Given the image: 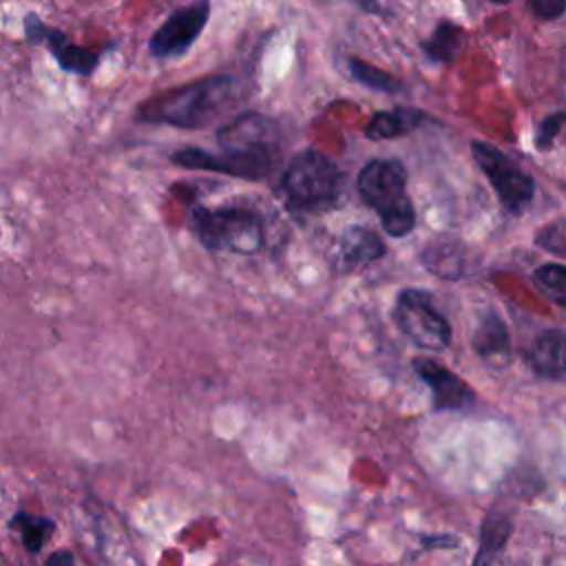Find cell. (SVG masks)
Segmentation results:
<instances>
[{
    "mask_svg": "<svg viewBox=\"0 0 566 566\" xmlns=\"http://www.w3.org/2000/svg\"><path fill=\"white\" fill-rule=\"evenodd\" d=\"M234 93L237 80L232 75H210L144 99L135 117L146 124L201 128L228 108Z\"/></svg>",
    "mask_w": 566,
    "mask_h": 566,
    "instance_id": "cell-1",
    "label": "cell"
},
{
    "mask_svg": "<svg viewBox=\"0 0 566 566\" xmlns=\"http://www.w3.org/2000/svg\"><path fill=\"white\" fill-rule=\"evenodd\" d=\"M405 188L407 172L398 159H371L358 172V192L378 212L389 237H405L416 226V210Z\"/></svg>",
    "mask_w": 566,
    "mask_h": 566,
    "instance_id": "cell-2",
    "label": "cell"
},
{
    "mask_svg": "<svg viewBox=\"0 0 566 566\" xmlns=\"http://www.w3.org/2000/svg\"><path fill=\"white\" fill-rule=\"evenodd\" d=\"M345 175L318 150H303L287 164L281 188L287 206L296 212H321L332 208L343 192Z\"/></svg>",
    "mask_w": 566,
    "mask_h": 566,
    "instance_id": "cell-3",
    "label": "cell"
},
{
    "mask_svg": "<svg viewBox=\"0 0 566 566\" xmlns=\"http://www.w3.org/2000/svg\"><path fill=\"white\" fill-rule=\"evenodd\" d=\"M190 226L208 250L254 254L263 248L261 219L245 208H195Z\"/></svg>",
    "mask_w": 566,
    "mask_h": 566,
    "instance_id": "cell-4",
    "label": "cell"
},
{
    "mask_svg": "<svg viewBox=\"0 0 566 566\" xmlns=\"http://www.w3.org/2000/svg\"><path fill=\"white\" fill-rule=\"evenodd\" d=\"M398 329L420 349L440 352L451 340L447 318L433 307V301L422 290H402L394 305Z\"/></svg>",
    "mask_w": 566,
    "mask_h": 566,
    "instance_id": "cell-5",
    "label": "cell"
},
{
    "mask_svg": "<svg viewBox=\"0 0 566 566\" xmlns=\"http://www.w3.org/2000/svg\"><path fill=\"white\" fill-rule=\"evenodd\" d=\"M172 164L190 170L223 172L239 179L261 181L279 164V150H221L210 153L201 148H181L172 153Z\"/></svg>",
    "mask_w": 566,
    "mask_h": 566,
    "instance_id": "cell-6",
    "label": "cell"
},
{
    "mask_svg": "<svg viewBox=\"0 0 566 566\" xmlns=\"http://www.w3.org/2000/svg\"><path fill=\"white\" fill-rule=\"evenodd\" d=\"M471 153L475 157V164L482 168L489 184L497 192L502 206L509 212L520 214L533 201V192H535L533 179L513 159H509L502 150H497L486 142L473 139Z\"/></svg>",
    "mask_w": 566,
    "mask_h": 566,
    "instance_id": "cell-7",
    "label": "cell"
},
{
    "mask_svg": "<svg viewBox=\"0 0 566 566\" xmlns=\"http://www.w3.org/2000/svg\"><path fill=\"white\" fill-rule=\"evenodd\" d=\"M210 18V0H197L175 9L161 27L148 38V51L155 57H179L201 35Z\"/></svg>",
    "mask_w": 566,
    "mask_h": 566,
    "instance_id": "cell-8",
    "label": "cell"
},
{
    "mask_svg": "<svg viewBox=\"0 0 566 566\" xmlns=\"http://www.w3.org/2000/svg\"><path fill=\"white\" fill-rule=\"evenodd\" d=\"M24 35L31 44H44L51 51V55L55 57V62L60 64V69H64L69 73L88 77L95 71V66L99 64L102 51L73 44L66 33L46 27L35 13L24 15Z\"/></svg>",
    "mask_w": 566,
    "mask_h": 566,
    "instance_id": "cell-9",
    "label": "cell"
},
{
    "mask_svg": "<svg viewBox=\"0 0 566 566\" xmlns=\"http://www.w3.org/2000/svg\"><path fill=\"white\" fill-rule=\"evenodd\" d=\"M221 150H279V128L261 113H241L217 130Z\"/></svg>",
    "mask_w": 566,
    "mask_h": 566,
    "instance_id": "cell-10",
    "label": "cell"
},
{
    "mask_svg": "<svg viewBox=\"0 0 566 566\" xmlns=\"http://www.w3.org/2000/svg\"><path fill=\"white\" fill-rule=\"evenodd\" d=\"M413 369L431 387L436 409L458 411V409L469 407L475 400L473 389L460 376H455L451 369L440 365L438 360L418 358L413 363Z\"/></svg>",
    "mask_w": 566,
    "mask_h": 566,
    "instance_id": "cell-11",
    "label": "cell"
},
{
    "mask_svg": "<svg viewBox=\"0 0 566 566\" xmlns=\"http://www.w3.org/2000/svg\"><path fill=\"white\" fill-rule=\"evenodd\" d=\"M336 252L343 268H360L380 259L385 254V243L374 230L365 226H352L340 234Z\"/></svg>",
    "mask_w": 566,
    "mask_h": 566,
    "instance_id": "cell-12",
    "label": "cell"
},
{
    "mask_svg": "<svg viewBox=\"0 0 566 566\" xmlns=\"http://www.w3.org/2000/svg\"><path fill=\"white\" fill-rule=\"evenodd\" d=\"M475 354L491 367H504L511 358V340L506 325L497 314H486L473 332Z\"/></svg>",
    "mask_w": 566,
    "mask_h": 566,
    "instance_id": "cell-13",
    "label": "cell"
},
{
    "mask_svg": "<svg viewBox=\"0 0 566 566\" xmlns=\"http://www.w3.org/2000/svg\"><path fill=\"white\" fill-rule=\"evenodd\" d=\"M528 363L539 376L562 378L566 376V332L546 329L528 349Z\"/></svg>",
    "mask_w": 566,
    "mask_h": 566,
    "instance_id": "cell-14",
    "label": "cell"
},
{
    "mask_svg": "<svg viewBox=\"0 0 566 566\" xmlns=\"http://www.w3.org/2000/svg\"><path fill=\"white\" fill-rule=\"evenodd\" d=\"M422 122V113L416 108H394V111H378L367 128H365V137L369 139H394L400 137L405 133H409L411 128H416Z\"/></svg>",
    "mask_w": 566,
    "mask_h": 566,
    "instance_id": "cell-15",
    "label": "cell"
},
{
    "mask_svg": "<svg viewBox=\"0 0 566 566\" xmlns=\"http://www.w3.org/2000/svg\"><path fill=\"white\" fill-rule=\"evenodd\" d=\"M464 40V31L453 20H440L433 33L422 42V51L433 62H451Z\"/></svg>",
    "mask_w": 566,
    "mask_h": 566,
    "instance_id": "cell-16",
    "label": "cell"
},
{
    "mask_svg": "<svg viewBox=\"0 0 566 566\" xmlns=\"http://www.w3.org/2000/svg\"><path fill=\"white\" fill-rule=\"evenodd\" d=\"M9 526L15 528L22 537V546L31 553V555H38L44 544L49 542V537L53 535L55 531V522L51 517H44V515H31L27 511H18L11 520H9Z\"/></svg>",
    "mask_w": 566,
    "mask_h": 566,
    "instance_id": "cell-17",
    "label": "cell"
},
{
    "mask_svg": "<svg viewBox=\"0 0 566 566\" xmlns=\"http://www.w3.org/2000/svg\"><path fill=\"white\" fill-rule=\"evenodd\" d=\"M349 73L356 82H360L363 86L367 88H374V91H382V93H396L402 88V84L389 75L387 71L360 60V57H349Z\"/></svg>",
    "mask_w": 566,
    "mask_h": 566,
    "instance_id": "cell-18",
    "label": "cell"
},
{
    "mask_svg": "<svg viewBox=\"0 0 566 566\" xmlns=\"http://www.w3.org/2000/svg\"><path fill=\"white\" fill-rule=\"evenodd\" d=\"M535 287L553 303L566 307V265L546 263L533 272Z\"/></svg>",
    "mask_w": 566,
    "mask_h": 566,
    "instance_id": "cell-19",
    "label": "cell"
},
{
    "mask_svg": "<svg viewBox=\"0 0 566 566\" xmlns=\"http://www.w3.org/2000/svg\"><path fill=\"white\" fill-rule=\"evenodd\" d=\"M511 533V524L502 517H489L482 526V551L475 557V562H491L495 557V553L500 551V546L506 542Z\"/></svg>",
    "mask_w": 566,
    "mask_h": 566,
    "instance_id": "cell-20",
    "label": "cell"
},
{
    "mask_svg": "<svg viewBox=\"0 0 566 566\" xmlns=\"http://www.w3.org/2000/svg\"><path fill=\"white\" fill-rule=\"evenodd\" d=\"M535 243L557 256L566 259V221H553L537 230Z\"/></svg>",
    "mask_w": 566,
    "mask_h": 566,
    "instance_id": "cell-21",
    "label": "cell"
},
{
    "mask_svg": "<svg viewBox=\"0 0 566 566\" xmlns=\"http://www.w3.org/2000/svg\"><path fill=\"white\" fill-rule=\"evenodd\" d=\"M526 4L539 20H557L566 11V0H526Z\"/></svg>",
    "mask_w": 566,
    "mask_h": 566,
    "instance_id": "cell-22",
    "label": "cell"
},
{
    "mask_svg": "<svg viewBox=\"0 0 566 566\" xmlns=\"http://www.w3.org/2000/svg\"><path fill=\"white\" fill-rule=\"evenodd\" d=\"M566 122V113H553L548 117H544V122L539 124V130H537V148H546L553 144L557 130L562 128V124Z\"/></svg>",
    "mask_w": 566,
    "mask_h": 566,
    "instance_id": "cell-23",
    "label": "cell"
},
{
    "mask_svg": "<svg viewBox=\"0 0 566 566\" xmlns=\"http://www.w3.org/2000/svg\"><path fill=\"white\" fill-rule=\"evenodd\" d=\"M73 553H66V551H62V553H51L49 557H46V564H73Z\"/></svg>",
    "mask_w": 566,
    "mask_h": 566,
    "instance_id": "cell-24",
    "label": "cell"
},
{
    "mask_svg": "<svg viewBox=\"0 0 566 566\" xmlns=\"http://www.w3.org/2000/svg\"><path fill=\"white\" fill-rule=\"evenodd\" d=\"M491 2H495V4H509L511 0H491Z\"/></svg>",
    "mask_w": 566,
    "mask_h": 566,
    "instance_id": "cell-25",
    "label": "cell"
}]
</instances>
